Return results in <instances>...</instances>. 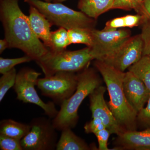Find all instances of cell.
Masks as SVG:
<instances>
[{"label": "cell", "instance_id": "6da1fadb", "mask_svg": "<svg viewBox=\"0 0 150 150\" xmlns=\"http://www.w3.org/2000/svg\"><path fill=\"white\" fill-rule=\"evenodd\" d=\"M0 19L9 48L20 49L35 62L48 53L49 48L33 32L19 0H0Z\"/></svg>", "mask_w": 150, "mask_h": 150}, {"label": "cell", "instance_id": "7a4b0ae2", "mask_svg": "<svg viewBox=\"0 0 150 150\" xmlns=\"http://www.w3.org/2000/svg\"><path fill=\"white\" fill-rule=\"evenodd\" d=\"M94 60V66L102 76L109 93L110 100L108 105L116 121L125 131H136L138 112L128 102L123 91L125 72L100 60Z\"/></svg>", "mask_w": 150, "mask_h": 150}, {"label": "cell", "instance_id": "3957f363", "mask_svg": "<svg viewBox=\"0 0 150 150\" xmlns=\"http://www.w3.org/2000/svg\"><path fill=\"white\" fill-rule=\"evenodd\" d=\"M76 89L69 99L63 103L58 114L52 119L58 131L73 129L79 121L78 110L84 100L100 86L101 80L95 70L88 67L77 73Z\"/></svg>", "mask_w": 150, "mask_h": 150}, {"label": "cell", "instance_id": "277c9868", "mask_svg": "<svg viewBox=\"0 0 150 150\" xmlns=\"http://www.w3.org/2000/svg\"><path fill=\"white\" fill-rule=\"evenodd\" d=\"M91 47L69 51H53L48 53L35 61L45 76H50L60 71L78 73L88 67L94 60Z\"/></svg>", "mask_w": 150, "mask_h": 150}, {"label": "cell", "instance_id": "5b68a950", "mask_svg": "<svg viewBox=\"0 0 150 150\" xmlns=\"http://www.w3.org/2000/svg\"><path fill=\"white\" fill-rule=\"evenodd\" d=\"M25 2L40 11L52 25L67 30L76 28H95L96 20L81 11H75L62 3H51L43 0H24Z\"/></svg>", "mask_w": 150, "mask_h": 150}, {"label": "cell", "instance_id": "8992f818", "mask_svg": "<svg viewBox=\"0 0 150 150\" xmlns=\"http://www.w3.org/2000/svg\"><path fill=\"white\" fill-rule=\"evenodd\" d=\"M41 73L29 68L21 69L17 74L16 81L13 88L17 99L24 103H32L41 108L48 118L54 119L58 114L53 101L45 103L40 98L35 88Z\"/></svg>", "mask_w": 150, "mask_h": 150}, {"label": "cell", "instance_id": "52a82bcc", "mask_svg": "<svg viewBox=\"0 0 150 150\" xmlns=\"http://www.w3.org/2000/svg\"><path fill=\"white\" fill-rule=\"evenodd\" d=\"M77 84V73L60 71L38 79L36 86L43 96L61 106L76 91Z\"/></svg>", "mask_w": 150, "mask_h": 150}, {"label": "cell", "instance_id": "ba28073f", "mask_svg": "<svg viewBox=\"0 0 150 150\" xmlns=\"http://www.w3.org/2000/svg\"><path fill=\"white\" fill-rule=\"evenodd\" d=\"M30 131L21 140L23 150H56L58 134L51 118L44 117L33 118Z\"/></svg>", "mask_w": 150, "mask_h": 150}, {"label": "cell", "instance_id": "9c48e42d", "mask_svg": "<svg viewBox=\"0 0 150 150\" xmlns=\"http://www.w3.org/2000/svg\"><path fill=\"white\" fill-rule=\"evenodd\" d=\"M93 44L91 46L95 60L103 61L117 51L131 37L127 28L119 29L92 30Z\"/></svg>", "mask_w": 150, "mask_h": 150}, {"label": "cell", "instance_id": "30bf717a", "mask_svg": "<svg viewBox=\"0 0 150 150\" xmlns=\"http://www.w3.org/2000/svg\"><path fill=\"white\" fill-rule=\"evenodd\" d=\"M144 44L141 34L131 36L115 53L102 62L122 72L138 62L143 56Z\"/></svg>", "mask_w": 150, "mask_h": 150}, {"label": "cell", "instance_id": "8fae6325", "mask_svg": "<svg viewBox=\"0 0 150 150\" xmlns=\"http://www.w3.org/2000/svg\"><path fill=\"white\" fill-rule=\"evenodd\" d=\"M106 89L103 86H100L89 96L92 117L100 119L110 134L118 136L126 131L116 121L105 100L104 95Z\"/></svg>", "mask_w": 150, "mask_h": 150}, {"label": "cell", "instance_id": "7c38bea8", "mask_svg": "<svg viewBox=\"0 0 150 150\" xmlns=\"http://www.w3.org/2000/svg\"><path fill=\"white\" fill-rule=\"evenodd\" d=\"M123 87L127 101L138 113L147 102L149 91L141 80L129 71L124 74Z\"/></svg>", "mask_w": 150, "mask_h": 150}, {"label": "cell", "instance_id": "4fadbf2b", "mask_svg": "<svg viewBox=\"0 0 150 150\" xmlns=\"http://www.w3.org/2000/svg\"><path fill=\"white\" fill-rule=\"evenodd\" d=\"M115 143L118 149L150 150V128L125 131L118 136Z\"/></svg>", "mask_w": 150, "mask_h": 150}, {"label": "cell", "instance_id": "5bb4252c", "mask_svg": "<svg viewBox=\"0 0 150 150\" xmlns=\"http://www.w3.org/2000/svg\"><path fill=\"white\" fill-rule=\"evenodd\" d=\"M30 23L33 32L44 45L50 48L51 47V23L40 11L33 6H30Z\"/></svg>", "mask_w": 150, "mask_h": 150}, {"label": "cell", "instance_id": "9a60e30c", "mask_svg": "<svg viewBox=\"0 0 150 150\" xmlns=\"http://www.w3.org/2000/svg\"><path fill=\"white\" fill-rule=\"evenodd\" d=\"M114 0H79L78 7L81 11L92 18L98 17L112 9Z\"/></svg>", "mask_w": 150, "mask_h": 150}, {"label": "cell", "instance_id": "2e32d148", "mask_svg": "<svg viewBox=\"0 0 150 150\" xmlns=\"http://www.w3.org/2000/svg\"><path fill=\"white\" fill-rule=\"evenodd\" d=\"M56 150H88L91 148L85 141L77 136L71 128L62 130Z\"/></svg>", "mask_w": 150, "mask_h": 150}, {"label": "cell", "instance_id": "e0dca14e", "mask_svg": "<svg viewBox=\"0 0 150 150\" xmlns=\"http://www.w3.org/2000/svg\"><path fill=\"white\" fill-rule=\"evenodd\" d=\"M29 124L11 119H4L0 122V134L21 140L30 131Z\"/></svg>", "mask_w": 150, "mask_h": 150}, {"label": "cell", "instance_id": "ac0fdd59", "mask_svg": "<svg viewBox=\"0 0 150 150\" xmlns=\"http://www.w3.org/2000/svg\"><path fill=\"white\" fill-rule=\"evenodd\" d=\"M144 18V16L139 14L115 18L107 21L103 29L115 30L125 28H132L137 27L141 25Z\"/></svg>", "mask_w": 150, "mask_h": 150}, {"label": "cell", "instance_id": "d6986e66", "mask_svg": "<svg viewBox=\"0 0 150 150\" xmlns=\"http://www.w3.org/2000/svg\"><path fill=\"white\" fill-rule=\"evenodd\" d=\"M128 70L141 80L150 92V55H143Z\"/></svg>", "mask_w": 150, "mask_h": 150}, {"label": "cell", "instance_id": "ffe728a7", "mask_svg": "<svg viewBox=\"0 0 150 150\" xmlns=\"http://www.w3.org/2000/svg\"><path fill=\"white\" fill-rule=\"evenodd\" d=\"M51 47L49 49L53 51L65 50L71 44L68 30L63 28L51 31Z\"/></svg>", "mask_w": 150, "mask_h": 150}, {"label": "cell", "instance_id": "44dd1931", "mask_svg": "<svg viewBox=\"0 0 150 150\" xmlns=\"http://www.w3.org/2000/svg\"><path fill=\"white\" fill-rule=\"evenodd\" d=\"M92 30L76 28L68 30L71 44H82L91 47L93 44Z\"/></svg>", "mask_w": 150, "mask_h": 150}, {"label": "cell", "instance_id": "7402d4cb", "mask_svg": "<svg viewBox=\"0 0 150 150\" xmlns=\"http://www.w3.org/2000/svg\"><path fill=\"white\" fill-rule=\"evenodd\" d=\"M16 69L13 68L5 74H3L0 78V101H2L7 92L13 87L17 76Z\"/></svg>", "mask_w": 150, "mask_h": 150}, {"label": "cell", "instance_id": "603a6c76", "mask_svg": "<svg viewBox=\"0 0 150 150\" xmlns=\"http://www.w3.org/2000/svg\"><path fill=\"white\" fill-rule=\"evenodd\" d=\"M144 0H114L112 9L123 10H134L137 14L143 16Z\"/></svg>", "mask_w": 150, "mask_h": 150}, {"label": "cell", "instance_id": "cb8c5ba5", "mask_svg": "<svg viewBox=\"0 0 150 150\" xmlns=\"http://www.w3.org/2000/svg\"><path fill=\"white\" fill-rule=\"evenodd\" d=\"M32 61L29 56H26L14 59H5L0 58V73L1 74L11 71L17 65L27 63Z\"/></svg>", "mask_w": 150, "mask_h": 150}, {"label": "cell", "instance_id": "d4e9b609", "mask_svg": "<svg viewBox=\"0 0 150 150\" xmlns=\"http://www.w3.org/2000/svg\"><path fill=\"white\" fill-rule=\"evenodd\" d=\"M141 25L140 34L144 44L143 55H150V16L144 18Z\"/></svg>", "mask_w": 150, "mask_h": 150}, {"label": "cell", "instance_id": "484cf974", "mask_svg": "<svg viewBox=\"0 0 150 150\" xmlns=\"http://www.w3.org/2000/svg\"><path fill=\"white\" fill-rule=\"evenodd\" d=\"M0 149L1 150H23L21 140L0 134Z\"/></svg>", "mask_w": 150, "mask_h": 150}, {"label": "cell", "instance_id": "4316f807", "mask_svg": "<svg viewBox=\"0 0 150 150\" xmlns=\"http://www.w3.org/2000/svg\"><path fill=\"white\" fill-rule=\"evenodd\" d=\"M146 106L142 108L137 116V124L139 123L146 129L150 128V94Z\"/></svg>", "mask_w": 150, "mask_h": 150}, {"label": "cell", "instance_id": "83f0119b", "mask_svg": "<svg viewBox=\"0 0 150 150\" xmlns=\"http://www.w3.org/2000/svg\"><path fill=\"white\" fill-rule=\"evenodd\" d=\"M105 128L106 127L103 121L98 118H92L91 121L86 123L84 127L86 133L94 134Z\"/></svg>", "mask_w": 150, "mask_h": 150}, {"label": "cell", "instance_id": "f1b7e54d", "mask_svg": "<svg viewBox=\"0 0 150 150\" xmlns=\"http://www.w3.org/2000/svg\"><path fill=\"white\" fill-rule=\"evenodd\" d=\"M110 134V131L106 128L95 134L98 142V150H109L108 147V142Z\"/></svg>", "mask_w": 150, "mask_h": 150}, {"label": "cell", "instance_id": "f546056e", "mask_svg": "<svg viewBox=\"0 0 150 150\" xmlns=\"http://www.w3.org/2000/svg\"><path fill=\"white\" fill-rule=\"evenodd\" d=\"M150 16V0H144L143 16L146 18Z\"/></svg>", "mask_w": 150, "mask_h": 150}, {"label": "cell", "instance_id": "4dcf8cb0", "mask_svg": "<svg viewBox=\"0 0 150 150\" xmlns=\"http://www.w3.org/2000/svg\"><path fill=\"white\" fill-rule=\"evenodd\" d=\"M7 48H9L8 42L4 38L0 40V54H1Z\"/></svg>", "mask_w": 150, "mask_h": 150}, {"label": "cell", "instance_id": "1f68e13d", "mask_svg": "<svg viewBox=\"0 0 150 150\" xmlns=\"http://www.w3.org/2000/svg\"><path fill=\"white\" fill-rule=\"evenodd\" d=\"M67 0H53V2L54 3H62L63 2L67 1Z\"/></svg>", "mask_w": 150, "mask_h": 150}, {"label": "cell", "instance_id": "d6a6232c", "mask_svg": "<svg viewBox=\"0 0 150 150\" xmlns=\"http://www.w3.org/2000/svg\"><path fill=\"white\" fill-rule=\"evenodd\" d=\"M43 1L46 2H51V1H53V0H43Z\"/></svg>", "mask_w": 150, "mask_h": 150}, {"label": "cell", "instance_id": "836d02e7", "mask_svg": "<svg viewBox=\"0 0 150 150\" xmlns=\"http://www.w3.org/2000/svg\"></svg>", "mask_w": 150, "mask_h": 150}]
</instances>
